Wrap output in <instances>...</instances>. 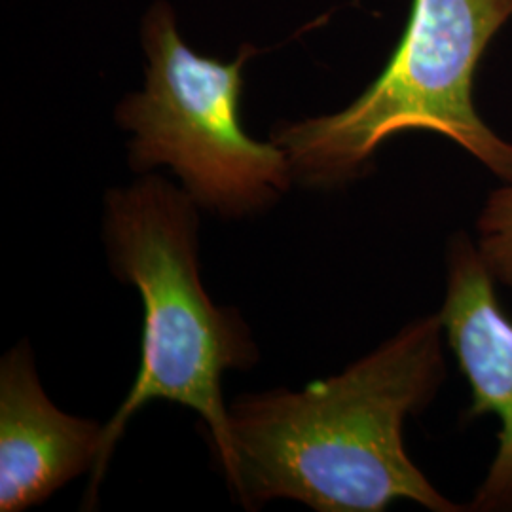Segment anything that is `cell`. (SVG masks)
Returning <instances> with one entry per match:
<instances>
[{
    "label": "cell",
    "instance_id": "1",
    "mask_svg": "<svg viewBox=\"0 0 512 512\" xmlns=\"http://www.w3.org/2000/svg\"><path fill=\"white\" fill-rule=\"evenodd\" d=\"M444 338L439 313L418 317L336 376L230 404L224 476L239 503L255 511L294 499L319 512H382L406 499L431 512H467L404 446V421L433 403L446 380Z\"/></svg>",
    "mask_w": 512,
    "mask_h": 512
},
{
    "label": "cell",
    "instance_id": "5",
    "mask_svg": "<svg viewBox=\"0 0 512 512\" xmlns=\"http://www.w3.org/2000/svg\"><path fill=\"white\" fill-rule=\"evenodd\" d=\"M475 239L454 234L446 251V293L439 315L448 346L471 387V418L499 420L497 450L467 512H512V319Z\"/></svg>",
    "mask_w": 512,
    "mask_h": 512
},
{
    "label": "cell",
    "instance_id": "7",
    "mask_svg": "<svg viewBox=\"0 0 512 512\" xmlns=\"http://www.w3.org/2000/svg\"><path fill=\"white\" fill-rule=\"evenodd\" d=\"M475 245L495 283L512 289V181L486 198L476 219Z\"/></svg>",
    "mask_w": 512,
    "mask_h": 512
},
{
    "label": "cell",
    "instance_id": "4",
    "mask_svg": "<svg viewBox=\"0 0 512 512\" xmlns=\"http://www.w3.org/2000/svg\"><path fill=\"white\" fill-rule=\"evenodd\" d=\"M148 55L145 90L128 95L116 120L133 133L135 171L169 165L190 198L224 219L249 217L277 202L294 181L285 150L249 137L239 118L243 65L196 54L184 44L167 2H156L143 23Z\"/></svg>",
    "mask_w": 512,
    "mask_h": 512
},
{
    "label": "cell",
    "instance_id": "6",
    "mask_svg": "<svg viewBox=\"0 0 512 512\" xmlns=\"http://www.w3.org/2000/svg\"><path fill=\"white\" fill-rule=\"evenodd\" d=\"M105 425L59 410L44 393L27 342L0 363V511L42 505L97 467Z\"/></svg>",
    "mask_w": 512,
    "mask_h": 512
},
{
    "label": "cell",
    "instance_id": "3",
    "mask_svg": "<svg viewBox=\"0 0 512 512\" xmlns=\"http://www.w3.org/2000/svg\"><path fill=\"white\" fill-rule=\"evenodd\" d=\"M509 21L512 0H412L397 50L365 92L344 110L274 129L294 181L310 188L357 181L387 139L431 131L511 183L512 143L475 105L480 61Z\"/></svg>",
    "mask_w": 512,
    "mask_h": 512
},
{
    "label": "cell",
    "instance_id": "2",
    "mask_svg": "<svg viewBox=\"0 0 512 512\" xmlns=\"http://www.w3.org/2000/svg\"><path fill=\"white\" fill-rule=\"evenodd\" d=\"M198 203L184 188L147 175L105 198L103 238L114 277L143 298L145 325L135 384L105 423L103 452L93 469L86 509L97 501L116 442L147 404L169 401L200 414L226 473L232 463L230 408L222 378L255 365L258 349L238 310L217 306L198 264Z\"/></svg>",
    "mask_w": 512,
    "mask_h": 512
}]
</instances>
